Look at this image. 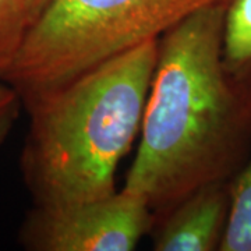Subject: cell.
Instances as JSON below:
<instances>
[{"mask_svg":"<svg viewBox=\"0 0 251 251\" xmlns=\"http://www.w3.org/2000/svg\"><path fill=\"white\" fill-rule=\"evenodd\" d=\"M230 211V180L197 188L155 218V251H219Z\"/></svg>","mask_w":251,"mask_h":251,"instance_id":"5b68a950","label":"cell"},{"mask_svg":"<svg viewBox=\"0 0 251 251\" xmlns=\"http://www.w3.org/2000/svg\"><path fill=\"white\" fill-rule=\"evenodd\" d=\"M226 7L200 10L159 38L141 138L123 186L155 218L197 188L232 179L251 153V95L224 63Z\"/></svg>","mask_w":251,"mask_h":251,"instance_id":"6da1fadb","label":"cell"},{"mask_svg":"<svg viewBox=\"0 0 251 251\" xmlns=\"http://www.w3.org/2000/svg\"><path fill=\"white\" fill-rule=\"evenodd\" d=\"M29 25L27 0H0V78L16 60Z\"/></svg>","mask_w":251,"mask_h":251,"instance_id":"ba28073f","label":"cell"},{"mask_svg":"<svg viewBox=\"0 0 251 251\" xmlns=\"http://www.w3.org/2000/svg\"><path fill=\"white\" fill-rule=\"evenodd\" d=\"M153 224L150 205L122 187L108 197L78 204L34 205L18 239L31 251H133Z\"/></svg>","mask_w":251,"mask_h":251,"instance_id":"277c9868","label":"cell"},{"mask_svg":"<svg viewBox=\"0 0 251 251\" xmlns=\"http://www.w3.org/2000/svg\"><path fill=\"white\" fill-rule=\"evenodd\" d=\"M23 108V99L18 91L0 80V147L7 141Z\"/></svg>","mask_w":251,"mask_h":251,"instance_id":"9c48e42d","label":"cell"},{"mask_svg":"<svg viewBox=\"0 0 251 251\" xmlns=\"http://www.w3.org/2000/svg\"><path fill=\"white\" fill-rule=\"evenodd\" d=\"M28 7H29V14H31V24L34 23L39 13L45 9V6L49 3V0H27Z\"/></svg>","mask_w":251,"mask_h":251,"instance_id":"30bf717a","label":"cell"},{"mask_svg":"<svg viewBox=\"0 0 251 251\" xmlns=\"http://www.w3.org/2000/svg\"><path fill=\"white\" fill-rule=\"evenodd\" d=\"M159 39L23 97L29 122L20 171L36 206L116 193V172L140 134Z\"/></svg>","mask_w":251,"mask_h":251,"instance_id":"7a4b0ae2","label":"cell"},{"mask_svg":"<svg viewBox=\"0 0 251 251\" xmlns=\"http://www.w3.org/2000/svg\"><path fill=\"white\" fill-rule=\"evenodd\" d=\"M222 50L227 73L251 95V0L229 1Z\"/></svg>","mask_w":251,"mask_h":251,"instance_id":"8992f818","label":"cell"},{"mask_svg":"<svg viewBox=\"0 0 251 251\" xmlns=\"http://www.w3.org/2000/svg\"><path fill=\"white\" fill-rule=\"evenodd\" d=\"M230 0H49L0 78L25 97L159 39L183 20Z\"/></svg>","mask_w":251,"mask_h":251,"instance_id":"3957f363","label":"cell"},{"mask_svg":"<svg viewBox=\"0 0 251 251\" xmlns=\"http://www.w3.org/2000/svg\"><path fill=\"white\" fill-rule=\"evenodd\" d=\"M219 251H251V153L230 179V211Z\"/></svg>","mask_w":251,"mask_h":251,"instance_id":"52a82bcc","label":"cell"}]
</instances>
